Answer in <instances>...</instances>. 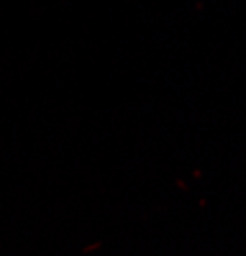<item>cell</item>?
<instances>
[]
</instances>
